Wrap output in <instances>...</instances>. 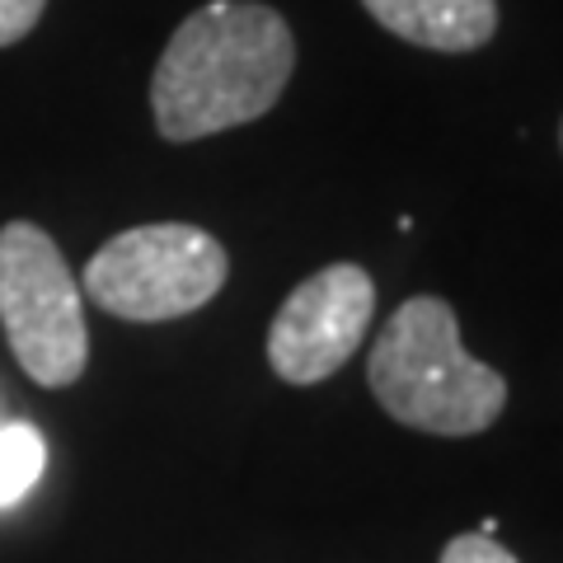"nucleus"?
<instances>
[{
  "label": "nucleus",
  "instance_id": "nucleus-5",
  "mask_svg": "<svg viewBox=\"0 0 563 563\" xmlns=\"http://www.w3.org/2000/svg\"><path fill=\"white\" fill-rule=\"evenodd\" d=\"M376 282L357 263H329L296 287L268 329V362L287 385H320L372 329Z\"/></svg>",
  "mask_w": 563,
  "mask_h": 563
},
{
  "label": "nucleus",
  "instance_id": "nucleus-2",
  "mask_svg": "<svg viewBox=\"0 0 563 563\" xmlns=\"http://www.w3.org/2000/svg\"><path fill=\"white\" fill-rule=\"evenodd\" d=\"M366 385L385 413L432 437H474L507 409V380L470 357L442 296H409L366 357Z\"/></svg>",
  "mask_w": 563,
  "mask_h": 563
},
{
  "label": "nucleus",
  "instance_id": "nucleus-3",
  "mask_svg": "<svg viewBox=\"0 0 563 563\" xmlns=\"http://www.w3.org/2000/svg\"><path fill=\"white\" fill-rule=\"evenodd\" d=\"M0 324L29 380L62 390L85 376L90 329L80 282L70 277L57 240L33 221L0 225Z\"/></svg>",
  "mask_w": 563,
  "mask_h": 563
},
{
  "label": "nucleus",
  "instance_id": "nucleus-9",
  "mask_svg": "<svg viewBox=\"0 0 563 563\" xmlns=\"http://www.w3.org/2000/svg\"><path fill=\"white\" fill-rule=\"evenodd\" d=\"M442 563H517L512 550H503L493 536H455L446 550H442Z\"/></svg>",
  "mask_w": 563,
  "mask_h": 563
},
{
  "label": "nucleus",
  "instance_id": "nucleus-6",
  "mask_svg": "<svg viewBox=\"0 0 563 563\" xmlns=\"http://www.w3.org/2000/svg\"><path fill=\"white\" fill-rule=\"evenodd\" d=\"M395 38L432 52H474L498 33V0H362Z\"/></svg>",
  "mask_w": 563,
  "mask_h": 563
},
{
  "label": "nucleus",
  "instance_id": "nucleus-4",
  "mask_svg": "<svg viewBox=\"0 0 563 563\" xmlns=\"http://www.w3.org/2000/svg\"><path fill=\"white\" fill-rule=\"evenodd\" d=\"M231 277L221 240L188 221L132 225L85 263V296L132 324H165L202 310Z\"/></svg>",
  "mask_w": 563,
  "mask_h": 563
},
{
  "label": "nucleus",
  "instance_id": "nucleus-7",
  "mask_svg": "<svg viewBox=\"0 0 563 563\" xmlns=\"http://www.w3.org/2000/svg\"><path fill=\"white\" fill-rule=\"evenodd\" d=\"M43 465H47V442L38 428H29V422L0 428V507L20 503L38 484Z\"/></svg>",
  "mask_w": 563,
  "mask_h": 563
},
{
  "label": "nucleus",
  "instance_id": "nucleus-1",
  "mask_svg": "<svg viewBox=\"0 0 563 563\" xmlns=\"http://www.w3.org/2000/svg\"><path fill=\"white\" fill-rule=\"evenodd\" d=\"M296 66L287 20L258 0H207L174 29L151 76V113L165 141L244 128L282 99Z\"/></svg>",
  "mask_w": 563,
  "mask_h": 563
},
{
  "label": "nucleus",
  "instance_id": "nucleus-8",
  "mask_svg": "<svg viewBox=\"0 0 563 563\" xmlns=\"http://www.w3.org/2000/svg\"><path fill=\"white\" fill-rule=\"evenodd\" d=\"M43 10H47V0H0V47L24 43L38 29Z\"/></svg>",
  "mask_w": 563,
  "mask_h": 563
}]
</instances>
